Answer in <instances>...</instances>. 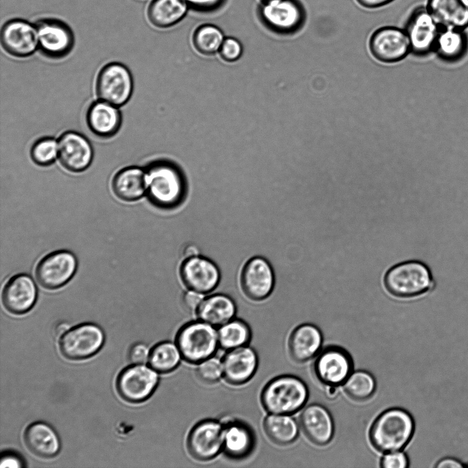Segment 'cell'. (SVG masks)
Instances as JSON below:
<instances>
[{"label":"cell","instance_id":"cell-40","mask_svg":"<svg viewBox=\"0 0 468 468\" xmlns=\"http://www.w3.org/2000/svg\"><path fill=\"white\" fill-rule=\"evenodd\" d=\"M408 464L407 456L400 451L386 453L380 460L382 468H406Z\"/></svg>","mask_w":468,"mask_h":468},{"label":"cell","instance_id":"cell-48","mask_svg":"<svg viewBox=\"0 0 468 468\" xmlns=\"http://www.w3.org/2000/svg\"><path fill=\"white\" fill-rule=\"evenodd\" d=\"M69 330V325L66 323H60L56 328V334L58 336H62Z\"/></svg>","mask_w":468,"mask_h":468},{"label":"cell","instance_id":"cell-12","mask_svg":"<svg viewBox=\"0 0 468 468\" xmlns=\"http://www.w3.org/2000/svg\"><path fill=\"white\" fill-rule=\"evenodd\" d=\"M77 268V261L72 252L58 250L46 255L38 262L35 276L41 286L55 290L67 284Z\"/></svg>","mask_w":468,"mask_h":468},{"label":"cell","instance_id":"cell-10","mask_svg":"<svg viewBox=\"0 0 468 468\" xmlns=\"http://www.w3.org/2000/svg\"><path fill=\"white\" fill-rule=\"evenodd\" d=\"M159 383L158 372L150 366L134 364L123 369L116 380V389L121 397L132 403L147 399Z\"/></svg>","mask_w":468,"mask_h":468},{"label":"cell","instance_id":"cell-43","mask_svg":"<svg viewBox=\"0 0 468 468\" xmlns=\"http://www.w3.org/2000/svg\"><path fill=\"white\" fill-rule=\"evenodd\" d=\"M203 293L186 289L183 295V304L190 312L196 314L197 309L205 299Z\"/></svg>","mask_w":468,"mask_h":468},{"label":"cell","instance_id":"cell-11","mask_svg":"<svg viewBox=\"0 0 468 468\" xmlns=\"http://www.w3.org/2000/svg\"><path fill=\"white\" fill-rule=\"evenodd\" d=\"M275 276L270 262L261 256L249 258L243 265L240 284L243 293L250 299L262 301L271 294Z\"/></svg>","mask_w":468,"mask_h":468},{"label":"cell","instance_id":"cell-22","mask_svg":"<svg viewBox=\"0 0 468 468\" xmlns=\"http://www.w3.org/2000/svg\"><path fill=\"white\" fill-rule=\"evenodd\" d=\"M300 427L306 438L313 444L324 446L333 438L334 425L330 412L321 404L306 406L299 416Z\"/></svg>","mask_w":468,"mask_h":468},{"label":"cell","instance_id":"cell-21","mask_svg":"<svg viewBox=\"0 0 468 468\" xmlns=\"http://www.w3.org/2000/svg\"><path fill=\"white\" fill-rule=\"evenodd\" d=\"M222 361L223 378L226 382L240 386L248 382L258 367V357L247 345L227 350Z\"/></svg>","mask_w":468,"mask_h":468},{"label":"cell","instance_id":"cell-8","mask_svg":"<svg viewBox=\"0 0 468 468\" xmlns=\"http://www.w3.org/2000/svg\"><path fill=\"white\" fill-rule=\"evenodd\" d=\"M353 361L343 348L330 345L316 356L312 370L316 379L325 386L344 384L352 373Z\"/></svg>","mask_w":468,"mask_h":468},{"label":"cell","instance_id":"cell-44","mask_svg":"<svg viewBox=\"0 0 468 468\" xmlns=\"http://www.w3.org/2000/svg\"><path fill=\"white\" fill-rule=\"evenodd\" d=\"M23 466L21 459L15 454H6L1 460V467H21Z\"/></svg>","mask_w":468,"mask_h":468},{"label":"cell","instance_id":"cell-9","mask_svg":"<svg viewBox=\"0 0 468 468\" xmlns=\"http://www.w3.org/2000/svg\"><path fill=\"white\" fill-rule=\"evenodd\" d=\"M223 423L214 419H205L196 423L186 439V448L190 455L199 461L215 458L223 445Z\"/></svg>","mask_w":468,"mask_h":468},{"label":"cell","instance_id":"cell-2","mask_svg":"<svg viewBox=\"0 0 468 468\" xmlns=\"http://www.w3.org/2000/svg\"><path fill=\"white\" fill-rule=\"evenodd\" d=\"M414 432L415 421L411 415L402 408H392L374 420L369 439L376 450L386 454L403 449L411 440Z\"/></svg>","mask_w":468,"mask_h":468},{"label":"cell","instance_id":"cell-24","mask_svg":"<svg viewBox=\"0 0 468 468\" xmlns=\"http://www.w3.org/2000/svg\"><path fill=\"white\" fill-rule=\"evenodd\" d=\"M86 123L89 130L96 136L109 138L120 130L122 116L119 107L99 99L88 107Z\"/></svg>","mask_w":468,"mask_h":468},{"label":"cell","instance_id":"cell-14","mask_svg":"<svg viewBox=\"0 0 468 468\" xmlns=\"http://www.w3.org/2000/svg\"><path fill=\"white\" fill-rule=\"evenodd\" d=\"M38 49L51 59H61L72 51L75 38L71 27L62 21L45 18L36 23Z\"/></svg>","mask_w":468,"mask_h":468},{"label":"cell","instance_id":"cell-49","mask_svg":"<svg viewBox=\"0 0 468 468\" xmlns=\"http://www.w3.org/2000/svg\"><path fill=\"white\" fill-rule=\"evenodd\" d=\"M260 1H261V2H267V1H272V0H260Z\"/></svg>","mask_w":468,"mask_h":468},{"label":"cell","instance_id":"cell-7","mask_svg":"<svg viewBox=\"0 0 468 468\" xmlns=\"http://www.w3.org/2000/svg\"><path fill=\"white\" fill-rule=\"evenodd\" d=\"M133 89V77L125 65L113 62L100 69L95 82L99 99L119 108L129 101Z\"/></svg>","mask_w":468,"mask_h":468},{"label":"cell","instance_id":"cell-34","mask_svg":"<svg viewBox=\"0 0 468 468\" xmlns=\"http://www.w3.org/2000/svg\"><path fill=\"white\" fill-rule=\"evenodd\" d=\"M343 385L347 395L357 402H363L369 399L373 395L376 388L373 376L363 370L352 373Z\"/></svg>","mask_w":468,"mask_h":468},{"label":"cell","instance_id":"cell-18","mask_svg":"<svg viewBox=\"0 0 468 468\" xmlns=\"http://www.w3.org/2000/svg\"><path fill=\"white\" fill-rule=\"evenodd\" d=\"M440 29L426 7H417L409 15L404 28L411 51L422 54L434 49Z\"/></svg>","mask_w":468,"mask_h":468},{"label":"cell","instance_id":"cell-6","mask_svg":"<svg viewBox=\"0 0 468 468\" xmlns=\"http://www.w3.org/2000/svg\"><path fill=\"white\" fill-rule=\"evenodd\" d=\"M258 16L270 31L280 35H292L304 26L307 13L299 0H272L262 2Z\"/></svg>","mask_w":468,"mask_h":468},{"label":"cell","instance_id":"cell-20","mask_svg":"<svg viewBox=\"0 0 468 468\" xmlns=\"http://www.w3.org/2000/svg\"><path fill=\"white\" fill-rule=\"evenodd\" d=\"M38 296L37 288L28 275L20 273L10 278L2 291L5 308L14 315H23L34 306Z\"/></svg>","mask_w":468,"mask_h":468},{"label":"cell","instance_id":"cell-13","mask_svg":"<svg viewBox=\"0 0 468 468\" xmlns=\"http://www.w3.org/2000/svg\"><path fill=\"white\" fill-rule=\"evenodd\" d=\"M104 334L98 325L86 323L66 332L60 340L62 354L70 360H82L95 354L102 347Z\"/></svg>","mask_w":468,"mask_h":468},{"label":"cell","instance_id":"cell-17","mask_svg":"<svg viewBox=\"0 0 468 468\" xmlns=\"http://www.w3.org/2000/svg\"><path fill=\"white\" fill-rule=\"evenodd\" d=\"M58 142V160L66 170L81 173L90 166L94 151L85 136L75 131H66L61 134Z\"/></svg>","mask_w":468,"mask_h":468},{"label":"cell","instance_id":"cell-31","mask_svg":"<svg viewBox=\"0 0 468 468\" xmlns=\"http://www.w3.org/2000/svg\"><path fill=\"white\" fill-rule=\"evenodd\" d=\"M263 428L269 440L280 446L295 442L299 433L298 424L288 415H268L264 419Z\"/></svg>","mask_w":468,"mask_h":468},{"label":"cell","instance_id":"cell-30","mask_svg":"<svg viewBox=\"0 0 468 468\" xmlns=\"http://www.w3.org/2000/svg\"><path fill=\"white\" fill-rule=\"evenodd\" d=\"M188 8L184 0H152L147 8V19L156 27L169 28L184 18Z\"/></svg>","mask_w":468,"mask_h":468},{"label":"cell","instance_id":"cell-33","mask_svg":"<svg viewBox=\"0 0 468 468\" xmlns=\"http://www.w3.org/2000/svg\"><path fill=\"white\" fill-rule=\"evenodd\" d=\"M219 347L230 350L247 345L251 338L249 325L243 319H233L217 329Z\"/></svg>","mask_w":468,"mask_h":468},{"label":"cell","instance_id":"cell-35","mask_svg":"<svg viewBox=\"0 0 468 468\" xmlns=\"http://www.w3.org/2000/svg\"><path fill=\"white\" fill-rule=\"evenodd\" d=\"M224 39L221 30L211 24L198 27L193 36L195 48L205 56L213 55L219 51Z\"/></svg>","mask_w":468,"mask_h":468},{"label":"cell","instance_id":"cell-47","mask_svg":"<svg viewBox=\"0 0 468 468\" xmlns=\"http://www.w3.org/2000/svg\"><path fill=\"white\" fill-rule=\"evenodd\" d=\"M325 387V394L326 397L330 399H335L338 395V386H328Z\"/></svg>","mask_w":468,"mask_h":468},{"label":"cell","instance_id":"cell-27","mask_svg":"<svg viewBox=\"0 0 468 468\" xmlns=\"http://www.w3.org/2000/svg\"><path fill=\"white\" fill-rule=\"evenodd\" d=\"M146 171L130 166L120 169L112 180V189L119 199L125 201H134L147 193Z\"/></svg>","mask_w":468,"mask_h":468},{"label":"cell","instance_id":"cell-4","mask_svg":"<svg viewBox=\"0 0 468 468\" xmlns=\"http://www.w3.org/2000/svg\"><path fill=\"white\" fill-rule=\"evenodd\" d=\"M384 284L392 295L402 298L421 295L434 286L430 268L418 260L402 262L390 268L385 275Z\"/></svg>","mask_w":468,"mask_h":468},{"label":"cell","instance_id":"cell-42","mask_svg":"<svg viewBox=\"0 0 468 468\" xmlns=\"http://www.w3.org/2000/svg\"><path fill=\"white\" fill-rule=\"evenodd\" d=\"M149 353L150 351L145 344L135 343L129 351V360L133 364H145L148 362Z\"/></svg>","mask_w":468,"mask_h":468},{"label":"cell","instance_id":"cell-45","mask_svg":"<svg viewBox=\"0 0 468 468\" xmlns=\"http://www.w3.org/2000/svg\"><path fill=\"white\" fill-rule=\"evenodd\" d=\"M436 468L443 467H454V468H461L465 467L466 465L463 464L460 460L453 457H445L440 459L434 465Z\"/></svg>","mask_w":468,"mask_h":468},{"label":"cell","instance_id":"cell-19","mask_svg":"<svg viewBox=\"0 0 468 468\" xmlns=\"http://www.w3.org/2000/svg\"><path fill=\"white\" fill-rule=\"evenodd\" d=\"M369 48L375 58L385 62L399 61L411 50L405 30L393 26L377 29L370 37Z\"/></svg>","mask_w":468,"mask_h":468},{"label":"cell","instance_id":"cell-15","mask_svg":"<svg viewBox=\"0 0 468 468\" xmlns=\"http://www.w3.org/2000/svg\"><path fill=\"white\" fill-rule=\"evenodd\" d=\"M180 276L188 289L204 295L214 292L221 280L219 267L202 255L184 259L180 266Z\"/></svg>","mask_w":468,"mask_h":468},{"label":"cell","instance_id":"cell-25","mask_svg":"<svg viewBox=\"0 0 468 468\" xmlns=\"http://www.w3.org/2000/svg\"><path fill=\"white\" fill-rule=\"evenodd\" d=\"M223 452L232 460H243L248 457L256 444L255 434L251 428L243 421L232 420L223 423Z\"/></svg>","mask_w":468,"mask_h":468},{"label":"cell","instance_id":"cell-26","mask_svg":"<svg viewBox=\"0 0 468 468\" xmlns=\"http://www.w3.org/2000/svg\"><path fill=\"white\" fill-rule=\"evenodd\" d=\"M426 7L441 29L468 27L467 0H428Z\"/></svg>","mask_w":468,"mask_h":468},{"label":"cell","instance_id":"cell-16","mask_svg":"<svg viewBox=\"0 0 468 468\" xmlns=\"http://www.w3.org/2000/svg\"><path fill=\"white\" fill-rule=\"evenodd\" d=\"M1 43L3 49L16 58H27L38 49L36 25L22 19L6 21L1 30Z\"/></svg>","mask_w":468,"mask_h":468},{"label":"cell","instance_id":"cell-3","mask_svg":"<svg viewBox=\"0 0 468 468\" xmlns=\"http://www.w3.org/2000/svg\"><path fill=\"white\" fill-rule=\"evenodd\" d=\"M308 398V389L299 378L283 375L274 378L263 388L260 402L270 414L292 415L301 410Z\"/></svg>","mask_w":468,"mask_h":468},{"label":"cell","instance_id":"cell-1","mask_svg":"<svg viewBox=\"0 0 468 468\" xmlns=\"http://www.w3.org/2000/svg\"><path fill=\"white\" fill-rule=\"evenodd\" d=\"M146 171L149 201L161 209H173L186 197L188 185L182 173L174 165L156 162Z\"/></svg>","mask_w":468,"mask_h":468},{"label":"cell","instance_id":"cell-5","mask_svg":"<svg viewBox=\"0 0 468 468\" xmlns=\"http://www.w3.org/2000/svg\"><path fill=\"white\" fill-rule=\"evenodd\" d=\"M182 359L190 364H198L213 356L219 347L217 330L199 319L184 324L175 336Z\"/></svg>","mask_w":468,"mask_h":468},{"label":"cell","instance_id":"cell-46","mask_svg":"<svg viewBox=\"0 0 468 468\" xmlns=\"http://www.w3.org/2000/svg\"><path fill=\"white\" fill-rule=\"evenodd\" d=\"M394 0H356L359 5L366 9H377L384 7Z\"/></svg>","mask_w":468,"mask_h":468},{"label":"cell","instance_id":"cell-32","mask_svg":"<svg viewBox=\"0 0 468 468\" xmlns=\"http://www.w3.org/2000/svg\"><path fill=\"white\" fill-rule=\"evenodd\" d=\"M182 359L181 352L175 342L162 341L150 350L148 362L158 373H169L178 367Z\"/></svg>","mask_w":468,"mask_h":468},{"label":"cell","instance_id":"cell-28","mask_svg":"<svg viewBox=\"0 0 468 468\" xmlns=\"http://www.w3.org/2000/svg\"><path fill=\"white\" fill-rule=\"evenodd\" d=\"M237 306L229 295L215 293L204 299L197 310L198 319L214 327H219L234 319Z\"/></svg>","mask_w":468,"mask_h":468},{"label":"cell","instance_id":"cell-36","mask_svg":"<svg viewBox=\"0 0 468 468\" xmlns=\"http://www.w3.org/2000/svg\"><path fill=\"white\" fill-rule=\"evenodd\" d=\"M465 47V38L462 30L440 29L434 49L446 57L460 55Z\"/></svg>","mask_w":468,"mask_h":468},{"label":"cell","instance_id":"cell-29","mask_svg":"<svg viewBox=\"0 0 468 468\" xmlns=\"http://www.w3.org/2000/svg\"><path fill=\"white\" fill-rule=\"evenodd\" d=\"M24 441L33 454L42 458L56 456L60 448L56 432L50 426L41 421L33 423L27 428Z\"/></svg>","mask_w":468,"mask_h":468},{"label":"cell","instance_id":"cell-37","mask_svg":"<svg viewBox=\"0 0 468 468\" xmlns=\"http://www.w3.org/2000/svg\"><path fill=\"white\" fill-rule=\"evenodd\" d=\"M32 160L40 167H48L58 159V142L53 137L38 139L30 149Z\"/></svg>","mask_w":468,"mask_h":468},{"label":"cell","instance_id":"cell-23","mask_svg":"<svg viewBox=\"0 0 468 468\" xmlns=\"http://www.w3.org/2000/svg\"><path fill=\"white\" fill-rule=\"evenodd\" d=\"M322 343L321 330L313 323L304 322L291 332L288 341V350L294 362L304 363L319 353Z\"/></svg>","mask_w":468,"mask_h":468},{"label":"cell","instance_id":"cell-38","mask_svg":"<svg viewBox=\"0 0 468 468\" xmlns=\"http://www.w3.org/2000/svg\"><path fill=\"white\" fill-rule=\"evenodd\" d=\"M196 376L203 383L214 384L223 377L222 361L211 356L197 364Z\"/></svg>","mask_w":468,"mask_h":468},{"label":"cell","instance_id":"cell-50","mask_svg":"<svg viewBox=\"0 0 468 468\" xmlns=\"http://www.w3.org/2000/svg\"><path fill=\"white\" fill-rule=\"evenodd\" d=\"M468 1V0H467Z\"/></svg>","mask_w":468,"mask_h":468},{"label":"cell","instance_id":"cell-39","mask_svg":"<svg viewBox=\"0 0 468 468\" xmlns=\"http://www.w3.org/2000/svg\"><path fill=\"white\" fill-rule=\"evenodd\" d=\"M219 51L223 60L233 62L240 58L243 49L241 44L236 38H226L224 39Z\"/></svg>","mask_w":468,"mask_h":468},{"label":"cell","instance_id":"cell-41","mask_svg":"<svg viewBox=\"0 0 468 468\" xmlns=\"http://www.w3.org/2000/svg\"><path fill=\"white\" fill-rule=\"evenodd\" d=\"M188 8L199 12H212L220 9L226 0H184Z\"/></svg>","mask_w":468,"mask_h":468}]
</instances>
